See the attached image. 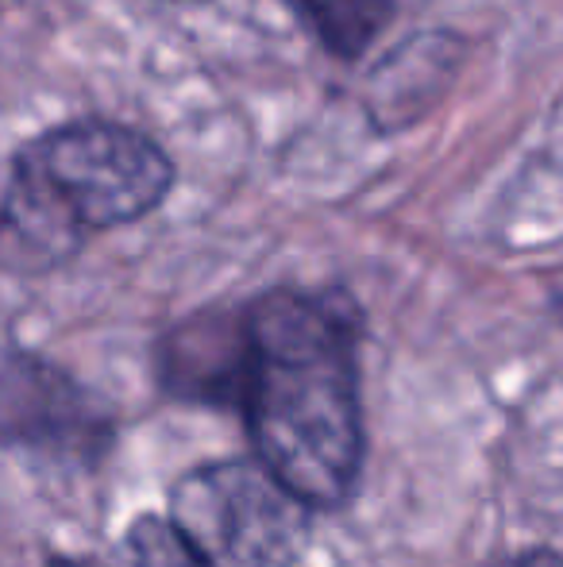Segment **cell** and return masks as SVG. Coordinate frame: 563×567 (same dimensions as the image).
I'll return each instance as SVG.
<instances>
[{"mask_svg":"<svg viewBox=\"0 0 563 567\" xmlns=\"http://www.w3.org/2000/svg\"><path fill=\"white\" fill-rule=\"evenodd\" d=\"M4 441L97 460L113 441V421L97 398L35 351L4 355Z\"/></svg>","mask_w":563,"mask_h":567,"instance_id":"obj_4","label":"cell"},{"mask_svg":"<svg viewBox=\"0 0 563 567\" xmlns=\"http://www.w3.org/2000/svg\"><path fill=\"white\" fill-rule=\"evenodd\" d=\"M243 425L256 460L309 509H336L367 463L359 309L347 293L267 290L243 306Z\"/></svg>","mask_w":563,"mask_h":567,"instance_id":"obj_1","label":"cell"},{"mask_svg":"<svg viewBox=\"0 0 563 567\" xmlns=\"http://www.w3.org/2000/svg\"><path fill=\"white\" fill-rule=\"evenodd\" d=\"M309 514L259 460H228L181 475L166 517L201 567H290Z\"/></svg>","mask_w":563,"mask_h":567,"instance_id":"obj_3","label":"cell"},{"mask_svg":"<svg viewBox=\"0 0 563 567\" xmlns=\"http://www.w3.org/2000/svg\"><path fill=\"white\" fill-rule=\"evenodd\" d=\"M155 371L170 398L212 410H240L248 390V317L205 309L178 321L155 343Z\"/></svg>","mask_w":563,"mask_h":567,"instance_id":"obj_5","label":"cell"},{"mask_svg":"<svg viewBox=\"0 0 563 567\" xmlns=\"http://www.w3.org/2000/svg\"><path fill=\"white\" fill-rule=\"evenodd\" d=\"M46 567H93V564H85V560H70V556H54Z\"/></svg>","mask_w":563,"mask_h":567,"instance_id":"obj_9","label":"cell"},{"mask_svg":"<svg viewBox=\"0 0 563 567\" xmlns=\"http://www.w3.org/2000/svg\"><path fill=\"white\" fill-rule=\"evenodd\" d=\"M336 59H359L390 23L394 0H290Z\"/></svg>","mask_w":563,"mask_h":567,"instance_id":"obj_6","label":"cell"},{"mask_svg":"<svg viewBox=\"0 0 563 567\" xmlns=\"http://www.w3.org/2000/svg\"><path fill=\"white\" fill-rule=\"evenodd\" d=\"M116 567H201V560L186 548L170 517L147 514L128 529L116 553Z\"/></svg>","mask_w":563,"mask_h":567,"instance_id":"obj_7","label":"cell"},{"mask_svg":"<svg viewBox=\"0 0 563 567\" xmlns=\"http://www.w3.org/2000/svg\"><path fill=\"white\" fill-rule=\"evenodd\" d=\"M174 163L150 135L113 120H74L23 143L8 166L4 251L12 267H51L90 231L155 213Z\"/></svg>","mask_w":563,"mask_h":567,"instance_id":"obj_2","label":"cell"},{"mask_svg":"<svg viewBox=\"0 0 563 567\" xmlns=\"http://www.w3.org/2000/svg\"><path fill=\"white\" fill-rule=\"evenodd\" d=\"M510 567H563V553L560 548H529Z\"/></svg>","mask_w":563,"mask_h":567,"instance_id":"obj_8","label":"cell"}]
</instances>
